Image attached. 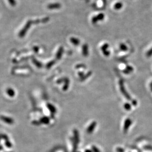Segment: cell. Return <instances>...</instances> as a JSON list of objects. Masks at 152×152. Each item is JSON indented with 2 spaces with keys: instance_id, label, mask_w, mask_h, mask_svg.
Segmentation results:
<instances>
[{
  "instance_id": "cell-19",
  "label": "cell",
  "mask_w": 152,
  "mask_h": 152,
  "mask_svg": "<svg viewBox=\"0 0 152 152\" xmlns=\"http://www.w3.org/2000/svg\"><path fill=\"white\" fill-rule=\"evenodd\" d=\"M123 5L121 2H118L116 3L114 6V8L116 10H119L122 8Z\"/></svg>"
},
{
  "instance_id": "cell-26",
  "label": "cell",
  "mask_w": 152,
  "mask_h": 152,
  "mask_svg": "<svg viewBox=\"0 0 152 152\" xmlns=\"http://www.w3.org/2000/svg\"><path fill=\"white\" fill-rule=\"evenodd\" d=\"M0 136H1L2 139H4L5 141L9 140V138L8 136L6 134H0Z\"/></svg>"
},
{
  "instance_id": "cell-20",
  "label": "cell",
  "mask_w": 152,
  "mask_h": 152,
  "mask_svg": "<svg viewBox=\"0 0 152 152\" xmlns=\"http://www.w3.org/2000/svg\"><path fill=\"white\" fill-rule=\"evenodd\" d=\"M120 49L122 51H126L128 50V48L125 44L124 43H121L120 45Z\"/></svg>"
},
{
  "instance_id": "cell-9",
  "label": "cell",
  "mask_w": 152,
  "mask_h": 152,
  "mask_svg": "<svg viewBox=\"0 0 152 152\" xmlns=\"http://www.w3.org/2000/svg\"><path fill=\"white\" fill-rule=\"evenodd\" d=\"M62 7V5L60 3H52L50 4L47 6V8L49 9H58L61 8Z\"/></svg>"
},
{
  "instance_id": "cell-24",
  "label": "cell",
  "mask_w": 152,
  "mask_h": 152,
  "mask_svg": "<svg viewBox=\"0 0 152 152\" xmlns=\"http://www.w3.org/2000/svg\"><path fill=\"white\" fill-rule=\"evenodd\" d=\"M5 144L6 146L8 148H10L12 147V143L9 141V140H7L5 141Z\"/></svg>"
},
{
  "instance_id": "cell-23",
  "label": "cell",
  "mask_w": 152,
  "mask_h": 152,
  "mask_svg": "<svg viewBox=\"0 0 152 152\" xmlns=\"http://www.w3.org/2000/svg\"><path fill=\"white\" fill-rule=\"evenodd\" d=\"M124 108L127 111H130L131 109V106L129 103H125L124 105Z\"/></svg>"
},
{
  "instance_id": "cell-4",
  "label": "cell",
  "mask_w": 152,
  "mask_h": 152,
  "mask_svg": "<svg viewBox=\"0 0 152 152\" xmlns=\"http://www.w3.org/2000/svg\"><path fill=\"white\" fill-rule=\"evenodd\" d=\"M104 17H105V15L103 13L99 14L97 16H95L93 17V18L92 19V22L93 24H95L98 21L103 20L104 19Z\"/></svg>"
},
{
  "instance_id": "cell-14",
  "label": "cell",
  "mask_w": 152,
  "mask_h": 152,
  "mask_svg": "<svg viewBox=\"0 0 152 152\" xmlns=\"http://www.w3.org/2000/svg\"><path fill=\"white\" fill-rule=\"evenodd\" d=\"M6 93L10 97H14L15 95V92L12 88H8L6 90Z\"/></svg>"
},
{
  "instance_id": "cell-38",
  "label": "cell",
  "mask_w": 152,
  "mask_h": 152,
  "mask_svg": "<svg viewBox=\"0 0 152 152\" xmlns=\"http://www.w3.org/2000/svg\"><path fill=\"white\" fill-rule=\"evenodd\" d=\"M150 87H152V82L150 84Z\"/></svg>"
},
{
  "instance_id": "cell-6",
  "label": "cell",
  "mask_w": 152,
  "mask_h": 152,
  "mask_svg": "<svg viewBox=\"0 0 152 152\" xmlns=\"http://www.w3.org/2000/svg\"><path fill=\"white\" fill-rule=\"evenodd\" d=\"M109 47V44L107 43H104L102 46L101 47V50L103 52L104 55L106 57H108L110 55V52L107 50Z\"/></svg>"
},
{
  "instance_id": "cell-25",
  "label": "cell",
  "mask_w": 152,
  "mask_h": 152,
  "mask_svg": "<svg viewBox=\"0 0 152 152\" xmlns=\"http://www.w3.org/2000/svg\"><path fill=\"white\" fill-rule=\"evenodd\" d=\"M9 4L12 7H15L16 5V0H7Z\"/></svg>"
},
{
  "instance_id": "cell-29",
  "label": "cell",
  "mask_w": 152,
  "mask_h": 152,
  "mask_svg": "<svg viewBox=\"0 0 152 152\" xmlns=\"http://www.w3.org/2000/svg\"><path fill=\"white\" fill-rule=\"evenodd\" d=\"M152 56V48H151L146 53V56L147 57H150Z\"/></svg>"
},
{
  "instance_id": "cell-30",
  "label": "cell",
  "mask_w": 152,
  "mask_h": 152,
  "mask_svg": "<svg viewBox=\"0 0 152 152\" xmlns=\"http://www.w3.org/2000/svg\"><path fill=\"white\" fill-rule=\"evenodd\" d=\"M33 50L34 51V52L35 53H37L39 51V50H40V48L38 47V46H34L33 48Z\"/></svg>"
},
{
  "instance_id": "cell-8",
  "label": "cell",
  "mask_w": 152,
  "mask_h": 152,
  "mask_svg": "<svg viewBox=\"0 0 152 152\" xmlns=\"http://www.w3.org/2000/svg\"><path fill=\"white\" fill-rule=\"evenodd\" d=\"M73 139L74 141H73V142L76 143V144H79V134L78 131L76 129H75L73 130Z\"/></svg>"
},
{
  "instance_id": "cell-7",
  "label": "cell",
  "mask_w": 152,
  "mask_h": 152,
  "mask_svg": "<svg viewBox=\"0 0 152 152\" xmlns=\"http://www.w3.org/2000/svg\"><path fill=\"white\" fill-rule=\"evenodd\" d=\"M97 122L96 121H94L88 127L87 129V132L88 134H91L95 130V128H96L97 126Z\"/></svg>"
},
{
  "instance_id": "cell-40",
  "label": "cell",
  "mask_w": 152,
  "mask_h": 152,
  "mask_svg": "<svg viewBox=\"0 0 152 152\" xmlns=\"http://www.w3.org/2000/svg\"><path fill=\"white\" fill-rule=\"evenodd\" d=\"M150 88H151V91L152 92V87H150Z\"/></svg>"
},
{
  "instance_id": "cell-13",
  "label": "cell",
  "mask_w": 152,
  "mask_h": 152,
  "mask_svg": "<svg viewBox=\"0 0 152 152\" xmlns=\"http://www.w3.org/2000/svg\"><path fill=\"white\" fill-rule=\"evenodd\" d=\"M70 41L71 43L75 46H78L80 44V40L77 39V38L74 37H71V38H70Z\"/></svg>"
},
{
  "instance_id": "cell-2",
  "label": "cell",
  "mask_w": 152,
  "mask_h": 152,
  "mask_svg": "<svg viewBox=\"0 0 152 152\" xmlns=\"http://www.w3.org/2000/svg\"><path fill=\"white\" fill-rule=\"evenodd\" d=\"M119 86H120V90L122 94L125 97L129 100H131V96L129 94V93L126 91L125 89L124 86V82L122 80H120L119 82Z\"/></svg>"
},
{
  "instance_id": "cell-33",
  "label": "cell",
  "mask_w": 152,
  "mask_h": 152,
  "mask_svg": "<svg viewBox=\"0 0 152 152\" xmlns=\"http://www.w3.org/2000/svg\"><path fill=\"white\" fill-rule=\"evenodd\" d=\"M32 124H35V125H39L41 124V123L40 122V121H33L32 122Z\"/></svg>"
},
{
  "instance_id": "cell-16",
  "label": "cell",
  "mask_w": 152,
  "mask_h": 152,
  "mask_svg": "<svg viewBox=\"0 0 152 152\" xmlns=\"http://www.w3.org/2000/svg\"><path fill=\"white\" fill-rule=\"evenodd\" d=\"M70 81L68 78H65L64 81V85L62 88V90L64 91H67L69 88Z\"/></svg>"
},
{
  "instance_id": "cell-15",
  "label": "cell",
  "mask_w": 152,
  "mask_h": 152,
  "mask_svg": "<svg viewBox=\"0 0 152 152\" xmlns=\"http://www.w3.org/2000/svg\"><path fill=\"white\" fill-rule=\"evenodd\" d=\"M50 118L48 117H46V116H44L43 117H41L39 120L41 124H49L50 123Z\"/></svg>"
},
{
  "instance_id": "cell-34",
  "label": "cell",
  "mask_w": 152,
  "mask_h": 152,
  "mask_svg": "<svg viewBox=\"0 0 152 152\" xmlns=\"http://www.w3.org/2000/svg\"><path fill=\"white\" fill-rule=\"evenodd\" d=\"M78 76L80 77V78H82L83 76L84 75V72H82V71H79L78 73Z\"/></svg>"
},
{
  "instance_id": "cell-21",
  "label": "cell",
  "mask_w": 152,
  "mask_h": 152,
  "mask_svg": "<svg viewBox=\"0 0 152 152\" xmlns=\"http://www.w3.org/2000/svg\"><path fill=\"white\" fill-rule=\"evenodd\" d=\"M92 71H89L86 75H84L81 78V80L82 81L85 80L88 77H89L90 76H91V75H92Z\"/></svg>"
},
{
  "instance_id": "cell-11",
  "label": "cell",
  "mask_w": 152,
  "mask_h": 152,
  "mask_svg": "<svg viewBox=\"0 0 152 152\" xmlns=\"http://www.w3.org/2000/svg\"><path fill=\"white\" fill-rule=\"evenodd\" d=\"M47 107L52 115H55L57 112V109L56 107L51 104H47Z\"/></svg>"
},
{
  "instance_id": "cell-28",
  "label": "cell",
  "mask_w": 152,
  "mask_h": 152,
  "mask_svg": "<svg viewBox=\"0 0 152 152\" xmlns=\"http://www.w3.org/2000/svg\"><path fill=\"white\" fill-rule=\"evenodd\" d=\"M76 69H81V68H86V66L85 65L82 64H78L75 67Z\"/></svg>"
},
{
  "instance_id": "cell-37",
  "label": "cell",
  "mask_w": 152,
  "mask_h": 152,
  "mask_svg": "<svg viewBox=\"0 0 152 152\" xmlns=\"http://www.w3.org/2000/svg\"><path fill=\"white\" fill-rule=\"evenodd\" d=\"M3 149V147L2 145H0V151H2Z\"/></svg>"
},
{
  "instance_id": "cell-10",
  "label": "cell",
  "mask_w": 152,
  "mask_h": 152,
  "mask_svg": "<svg viewBox=\"0 0 152 152\" xmlns=\"http://www.w3.org/2000/svg\"><path fill=\"white\" fill-rule=\"evenodd\" d=\"M82 53L83 56L87 57L89 55V47L87 44H84L82 47Z\"/></svg>"
},
{
  "instance_id": "cell-36",
  "label": "cell",
  "mask_w": 152,
  "mask_h": 152,
  "mask_svg": "<svg viewBox=\"0 0 152 152\" xmlns=\"http://www.w3.org/2000/svg\"><path fill=\"white\" fill-rule=\"evenodd\" d=\"M85 152H93V151L89 149H87L85 151Z\"/></svg>"
},
{
  "instance_id": "cell-3",
  "label": "cell",
  "mask_w": 152,
  "mask_h": 152,
  "mask_svg": "<svg viewBox=\"0 0 152 152\" xmlns=\"http://www.w3.org/2000/svg\"><path fill=\"white\" fill-rule=\"evenodd\" d=\"M0 120L8 124H12L14 123V120L13 118L4 115L0 116Z\"/></svg>"
},
{
  "instance_id": "cell-27",
  "label": "cell",
  "mask_w": 152,
  "mask_h": 152,
  "mask_svg": "<svg viewBox=\"0 0 152 152\" xmlns=\"http://www.w3.org/2000/svg\"><path fill=\"white\" fill-rule=\"evenodd\" d=\"M92 149L93 152H101L99 150L98 148H97L95 146H92Z\"/></svg>"
},
{
  "instance_id": "cell-35",
  "label": "cell",
  "mask_w": 152,
  "mask_h": 152,
  "mask_svg": "<svg viewBox=\"0 0 152 152\" xmlns=\"http://www.w3.org/2000/svg\"><path fill=\"white\" fill-rule=\"evenodd\" d=\"M132 105H133L134 106H136L137 104V102L136 100H133L132 101Z\"/></svg>"
},
{
  "instance_id": "cell-12",
  "label": "cell",
  "mask_w": 152,
  "mask_h": 152,
  "mask_svg": "<svg viewBox=\"0 0 152 152\" xmlns=\"http://www.w3.org/2000/svg\"><path fill=\"white\" fill-rule=\"evenodd\" d=\"M63 53H64V48L62 46H61L59 49L58 50V51L56 53V59L57 60H59L61 59Z\"/></svg>"
},
{
  "instance_id": "cell-17",
  "label": "cell",
  "mask_w": 152,
  "mask_h": 152,
  "mask_svg": "<svg viewBox=\"0 0 152 152\" xmlns=\"http://www.w3.org/2000/svg\"><path fill=\"white\" fill-rule=\"evenodd\" d=\"M133 70H134V69L131 66H126V68L124 69L123 70V72L124 74H130V73H131L133 71Z\"/></svg>"
},
{
  "instance_id": "cell-32",
  "label": "cell",
  "mask_w": 152,
  "mask_h": 152,
  "mask_svg": "<svg viewBox=\"0 0 152 152\" xmlns=\"http://www.w3.org/2000/svg\"><path fill=\"white\" fill-rule=\"evenodd\" d=\"M117 152H124V150L121 147H118L116 148Z\"/></svg>"
},
{
  "instance_id": "cell-5",
  "label": "cell",
  "mask_w": 152,
  "mask_h": 152,
  "mask_svg": "<svg viewBox=\"0 0 152 152\" xmlns=\"http://www.w3.org/2000/svg\"><path fill=\"white\" fill-rule=\"evenodd\" d=\"M132 120L130 118H127L125 120L124 124V131L126 132L129 130L130 127L132 124Z\"/></svg>"
},
{
  "instance_id": "cell-22",
  "label": "cell",
  "mask_w": 152,
  "mask_h": 152,
  "mask_svg": "<svg viewBox=\"0 0 152 152\" xmlns=\"http://www.w3.org/2000/svg\"><path fill=\"white\" fill-rule=\"evenodd\" d=\"M55 64V61L54 60H52V61H50L47 63L46 65V68L47 69H49L51 68Z\"/></svg>"
},
{
  "instance_id": "cell-1",
  "label": "cell",
  "mask_w": 152,
  "mask_h": 152,
  "mask_svg": "<svg viewBox=\"0 0 152 152\" xmlns=\"http://www.w3.org/2000/svg\"><path fill=\"white\" fill-rule=\"evenodd\" d=\"M33 24H34L33 20H28L26 22V24L25 25L24 27L19 32L18 36L21 38L24 37L25 35H26V34H27V33L28 32V31H29V30L30 29V28H31L32 25Z\"/></svg>"
},
{
  "instance_id": "cell-39",
  "label": "cell",
  "mask_w": 152,
  "mask_h": 152,
  "mask_svg": "<svg viewBox=\"0 0 152 152\" xmlns=\"http://www.w3.org/2000/svg\"><path fill=\"white\" fill-rule=\"evenodd\" d=\"M2 139V138H1V136H0V141H1V140Z\"/></svg>"
},
{
  "instance_id": "cell-41",
  "label": "cell",
  "mask_w": 152,
  "mask_h": 152,
  "mask_svg": "<svg viewBox=\"0 0 152 152\" xmlns=\"http://www.w3.org/2000/svg\"></svg>"
},
{
  "instance_id": "cell-18",
  "label": "cell",
  "mask_w": 152,
  "mask_h": 152,
  "mask_svg": "<svg viewBox=\"0 0 152 152\" xmlns=\"http://www.w3.org/2000/svg\"><path fill=\"white\" fill-rule=\"evenodd\" d=\"M32 61L33 64L37 68H41L42 67V63L40 62H39L38 60H37L36 59H33Z\"/></svg>"
},
{
  "instance_id": "cell-31",
  "label": "cell",
  "mask_w": 152,
  "mask_h": 152,
  "mask_svg": "<svg viewBox=\"0 0 152 152\" xmlns=\"http://www.w3.org/2000/svg\"><path fill=\"white\" fill-rule=\"evenodd\" d=\"M144 148L145 150H150V151H152V146H150V145H147L144 147Z\"/></svg>"
}]
</instances>
